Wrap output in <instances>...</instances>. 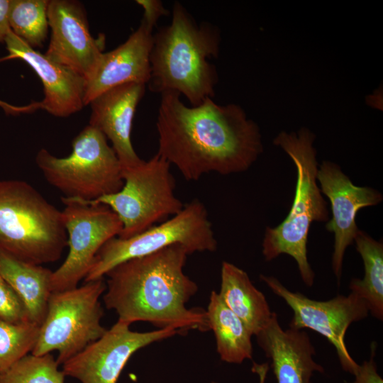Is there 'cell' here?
<instances>
[{
    "label": "cell",
    "instance_id": "ba28073f",
    "mask_svg": "<svg viewBox=\"0 0 383 383\" xmlns=\"http://www.w3.org/2000/svg\"><path fill=\"white\" fill-rule=\"evenodd\" d=\"M171 165L156 154L136 167L123 170L120 191L93 201L109 206L119 218L118 238H128L177 214L184 204L174 194Z\"/></svg>",
    "mask_w": 383,
    "mask_h": 383
},
{
    "label": "cell",
    "instance_id": "52a82bcc",
    "mask_svg": "<svg viewBox=\"0 0 383 383\" xmlns=\"http://www.w3.org/2000/svg\"><path fill=\"white\" fill-rule=\"evenodd\" d=\"M106 289L101 278L52 292L31 354L40 356L57 351L56 362L62 365L99 338L107 330L101 323L104 311L99 301Z\"/></svg>",
    "mask_w": 383,
    "mask_h": 383
},
{
    "label": "cell",
    "instance_id": "7c38bea8",
    "mask_svg": "<svg viewBox=\"0 0 383 383\" xmlns=\"http://www.w3.org/2000/svg\"><path fill=\"white\" fill-rule=\"evenodd\" d=\"M173 328L136 332L117 321L97 340L64 362L62 371L80 383H117L131 357L138 350L176 334Z\"/></svg>",
    "mask_w": 383,
    "mask_h": 383
},
{
    "label": "cell",
    "instance_id": "9c48e42d",
    "mask_svg": "<svg viewBox=\"0 0 383 383\" xmlns=\"http://www.w3.org/2000/svg\"><path fill=\"white\" fill-rule=\"evenodd\" d=\"M174 245H183L190 254L217 249L207 210L199 199L192 200L177 214L136 235L108 240L96 253L84 282L104 278L109 270L126 260Z\"/></svg>",
    "mask_w": 383,
    "mask_h": 383
},
{
    "label": "cell",
    "instance_id": "5b68a950",
    "mask_svg": "<svg viewBox=\"0 0 383 383\" xmlns=\"http://www.w3.org/2000/svg\"><path fill=\"white\" fill-rule=\"evenodd\" d=\"M67 246L62 211L26 182L0 181V250L41 265L58 260Z\"/></svg>",
    "mask_w": 383,
    "mask_h": 383
},
{
    "label": "cell",
    "instance_id": "30bf717a",
    "mask_svg": "<svg viewBox=\"0 0 383 383\" xmlns=\"http://www.w3.org/2000/svg\"><path fill=\"white\" fill-rule=\"evenodd\" d=\"M61 199L69 252L52 272V292L77 287L87 276L100 248L122 230L119 218L109 206L77 199Z\"/></svg>",
    "mask_w": 383,
    "mask_h": 383
},
{
    "label": "cell",
    "instance_id": "83f0119b",
    "mask_svg": "<svg viewBox=\"0 0 383 383\" xmlns=\"http://www.w3.org/2000/svg\"><path fill=\"white\" fill-rule=\"evenodd\" d=\"M135 2L143 9L142 20L153 28L161 16L168 15V11L161 1L137 0Z\"/></svg>",
    "mask_w": 383,
    "mask_h": 383
},
{
    "label": "cell",
    "instance_id": "ac0fdd59",
    "mask_svg": "<svg viewBox=\"0 0 383 383\" xmlns=\"http://www.w3.org/2000/svg\"><path fill=\"white\" fill-rule=\"evenodd\" d=\"M255 336L271 360L277 383H312L314 372H324L313 358L316 350L307 333L289 327L283 329L275 312Z\"/></svg>",
    "mask_w": 383,
    "mask_h": 383
},
{
    "label": "cell",
    "instance_id": "f546056e",
    "mask_svg": "<svg viewBox=\"0 0 383 383\" xmlns=\"http://www.w3.org/2000/svg\"><path fill=\"white\" fill-rule=\"evenodd\" d=\"M11 0H0V44L5 43L7 35L11 30L9 21Z\"/></svg>",
    "mask_w": 383,
    "mask_h": 383
},
{
    "label": "cell",
    "instance_id": "484cf974",
    "mask_svg": "<svg viewBox=\"0 0 383 383\" xmlns=\"http://www.w3.org/2000/svg\"><path fill=\"white\" fill-rule=\"evenodd\" d=\"M0 319L15 323L30 321L23 302L1 275Z\"/></svg>",
    "mask_w": 383,
    "mask_h": 383
},
{
    "label": "cell",
    "instance_id": "277c9868",
    "mask_svg": "<svg viewBox=\"0 0 383 383\" xmlns=\"http://www.w3.org/2000/svg\"><path fill=\"white\" fill-rule=\"evenodd\" d=\"M314 134L303 128L297 133H279L274 144L282 148L294 162L296 184L294 201L284 221L266 228L262 240V255L271 261L282 254L296 262L304 283L311 287L315 274L307 257L309 228L313 221H328L327 203L318 185V162L313 147Z\"/></svg>",
    "mask_w": 383,
    "mask_h": 383
},
{
    "label": "cell",
    "instance_id": "d4e9b609",
    "mask_svg": "<svg viewBox=\"0 0 383 383\" xmlns=\"http://www.w3.org/2000/svg\"><path fill=\"white\" fill-rule=\"evenodd\" d=\"M50 353L28 354L0 375V383H65L66 377Z\"/></svg>",
    "mask_w": 383,
    "mask_h": 383
},
{
    "label": "cell",
    "instance_id": "f1b7e54d",
    "mask_svg": "<svg viewBox=\"0 0 383 383\" xmlns=\"http://www.w3.org/2000/svg\"><path fill=\"white\" fill-rule=\"evenodd\" d=\"M0 108L8 115L17 116L28 113L41 109L40 101L33 102L25 106H16L0 100Z\"/></svg>",
    "mask_w": 383,
    "mask_h": 383
},
{
    "label": "cell",
    "instance_id": "ffe728a7",
    "mask_svg": "<svg viewBox=\"0 0 383 383\" xmlns=\"http://www.w3.org/2000/svg\"><path fill=\"white\" fill-rule=\"evenodd\" d=\"M218 294L254 335L262 330L272 318L273 312L263 293L253 285L244 270L226 261L221 265Z\"/></svg>",
    "mask_w": 383,
    "mask_h": 383
},
{
    "label": "cell",
    "instance_id": "8fae6325",
    "mask_svg": "<svg viewBox=\"0 0 383 383\" xmlns=\"http://www.w3.org/2000/svg\"><path fill=\"white\" fill-rule=\"evenodd\" d=\"M260 278L292 309L293 316L289 327L310 329L326 338L335 349L342 369L354 375L359 364L349 353L345 338L352 323L367 317L365 301L353 292L326 301L311 299L302 293L289 290L273 276L260 274Z\"/></svg>",
    "mask_w": 383,
    "mask_h": 383
},
{
    "label": "cell",
    "instance_id": "cb8c5ba5",
    "mask_svg": "<svg viewBox=\"0 0 383 383\" xmlns=\"http://www.w3.org/2000/svg\"><path fill=\"white\" fill-rule=\"evenodd\" d=\"M39 328L29 321L15 323L0 319V375L32 352Z\"/></svg>",
    "mask_w": 383,
    "mask_h": 383
},
{
    "label": "cell",
    "instance_id": "7a4b0ae2",
    "mask_svg": "<svg viewBox=\"0 0 383 383\" xmlns=\"http://www.w3.org/2000/svg\"><path fill=\"white\" fill-rule=\"evenodd\" d=\"M189 251L174 245L121 262L109 270L103 300L118 321H147L158 328L209 329L206 311L188 309L198 286L184 272Z\"/></svg>",
    "mask_w": 383,
    "mask_h": 383
},
{
    "label": "cell",
    "instance_id": "4dcf8cb0",
    "mask_svg": "<svg viewBox=\"0 0 383 383\" xmlns=\"http://www.w3.org/2000/svg\"><path fill=\"white\" fill-rule=\"evenodd\" d=\"M269 369H270V366L267 362L262 363V364L253 362L252 367V371L258 376L259 383H265ZM211 383H217V382H211Z\"/></svg>",
    "mask_w": 383,
    "mask_h": 383
},
{
    "label": "cell",
    "instance_id": "4316f807",
    "mask_svg": "<svg viewBox=\"0 0 383 383\" xmlns=\"http://www.w3.org/2000/svg\"><path fill=\"white\" fill-rule=\"evenodd\" d=\"M376 348V343L372 342L370 359L359 365L357 372L353 375L354 380L349 383H383V379L378 373L375 361Z\"/></svg>",
    "mask_w": 383,
    "mask_h": 383
},
{
    "label": "cell",
    "instance_id": "5bb4252c",
    "mask_svg": "<svg viewBox=\"0 0 383 383\" xmlns=\"http://www.w3.org/2000/svg\"><path fill=\"white\" fill-rule=\"evenodd\" d=\"M48 20L51 35L45 54L87 81L103 53L104 42L91 35L82 4L72 0H49Z\"/></svg>",
    "mask_w": 383,
    "mask_h": 383
},
{
    "label": "cell",
    "instance_id": "3957f363",
    "mask_svg": "<svg viewBox=\"0 0 383 383\" xmlns=\"http://www.w3.org/2000/svg\"><path fill=\"white\" fill-rule=\"evenodd\" d=\"M220 44L216 26L208 22L197 24L181 3H174L170 23L153 33L150 91L178 93L191 106L212 99L218 74L210 60L218 57Z\"/></svg>",
    "mask_w": 383,
    "mask_h": 383
},
{
    "label": "cell",
    "instance_id": "8992f818",
    "mask_svg": "<svg viewBox=\"0 0 383 383\" xmlns=\"http://www.w3.org/2000/svg\"><path fill=\"white\" fill-rule=\"evenodd\" d=\"M98 129L87 126L72 140V153L58 157L40 149L35 162L46 181L63 197L93 201L121 190V162Z\"/></svg>",
    "mask_w": 383,
    "mask_h": 383
},
{
    "label": "cell",
    "instance_id": "603a6c76",
    "mask_svg": "<svg viewBox=\"0 0 383 383\" xmlns=\"http://www.w3.org/2000/svg\"><path fill=\"white\" fill-rule=\"evenodd\" d=\"M49 0H11L9 21L12 32L33 48H40L48 31Z\"/></svg>",
    "mask_w": 383,
    "mask_h": 383
},
{
    "label": "cell",
    "instance_id": "6da1fadb",
    "mask_svg": "<svg viewBox=\"0 0 383 383\" xmlns=\"http://www.w3.org/2000/svg\"><path fill=\"white\" fill-rule=\"evenodd\" d=\"M157 154L187 181L204 174L227 175L248 170L262 152L258 126L238 105L209 98L188 106L176 92L160 94Z\"/></svg>",
    "mask_w": 383,
    "mask_h": 383
},
{
    "label": "cell",
    "instance_id": "7402d4cb",
    "mask_svg": "<svg viewBox=\"0 0 383 383\" xmlns=\"http://www.w3.org/2000/svg\"><path fill=\"white\" fill-rule=\"evenodd\" d=\"M360 255L365 274L363 279L353 278L350 292L363 299L369 313L379 321L383 319V244L359 230L354 240Z\"/></svg>",
    "mask_w": 383,
    "mask_h": 383
},
{
    "label": "cell",
    "instance_id": "e0dca14e",
    "mask_svg": "<svg viewBox=\"0 0 383 383\" xmlns=\"http://www.w3.org/2000/svg\"><path fill=\"white\" fill-rule=\"evenodd\" d=\"M146 84L131 82L111 88L89 104V124L100 131L112 144L122 170L143 162L131 143L132 124L136 108L145 92Z\"/></svg>",
    "mask_w": 383,
    "mask_h": 383
},
{
    "label": "cell",
    "instance_id": "9a60e30c",
    "mask_svg": "<svg viewBox=\"0 0 383 383\" xmlns=\"http://www.w3.org/2000/svg\"><path fill=\"white\" fill-rule=\"evenodd\" d=\"M9 55L0 62L20 59L37 74L43 85L41 109L56 117H67L84 106L86 80L28 45L11 30L5 40Z\"/></svg>",
    "mask_w": 383,
    "mask_h": 383
},
{
    "label": "cell",
    "instance_id": "4fadbf2b",
    "mask_svg": "<svg viewBox=\"0 0 383 383\" xmlns=\"http://www.w3.org/2000/svg\"><path fill=\"white\" fill-rule=\"evenodd\" d=\"M317 181L321 193L331 203L332 218L326 228L334 234L332 268L339 281L345 250L354 243L359 231L355 222L357 212L379 204L383 196L373 188L355 185L340 167L331 161H323L318 168Z\"/></svg>",
    "mask_w": 383,
    "mask_h": 383
},
{
    "label": "cell",
    "instance_id": "44dd1931",
    "mask_svg": "<svg viewBox=\"0 0 383 383\" xmlns=\"http://www.w3.org/2000/svg\"><path fill=\"white\" fill-rule=\"evenodd\" d=\"M206 311L209 329L213 331L217 352L221 360L240 364L252 359V344L250 330L212 291Z\"/></svg>",
    "mask_w": 383,
    "mask_h": 383
},
{
    "label": "cell",
    "instance_id": "d6986e66",
    "mask_svg": "<svg viewBox=\"0 0 383 383\" xmlns=\"http://www.w3.org/2000/svg\"><path fill=\"white\" fill-rule=\"evenodd\" d=\"M52 271L0 250V275L23 302L31 322L43 323L52 292Z\"/></svg>",
    "mask_w": 383,
    "mask_h": 383
},
{
    "label": "cell",
    "instance_id": "2e32d148",
    "mask_svg": "<svg viewBox=\"0 0 383 383\" xmlns=\"http://www.w3.org/2000/svg\"><path fill=\"white\" fill-rule=\"evenodd\" d=\"M152 36L153 28L142 20L123 43L101 54L86 81L84 106L111 88L131 82L148 84Z\"/></svg>",
    "mask_w": 383,
    "mask_h": 383
}]
</instances>
